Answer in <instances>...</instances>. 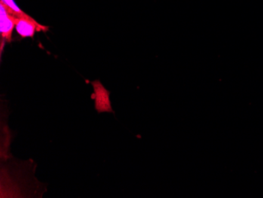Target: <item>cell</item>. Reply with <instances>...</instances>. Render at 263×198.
<instances>
[{"mask_svg": "<svg viewBox=\"0 0 263 198\" xmlns=\"http://www.w3.org/2000/svg\"><path fill=\"white\" fill-rule=\"evenodd\" d=\"M94 93L91 98L95 100V107L98 113L110 112L115 113L112 109L111 102L110 100V92L106 89L100 81H94L91 82Z\"/></svg>", "mask_w": 263, "mask_h": 198, "instance_id": "2", "label": "cell"}, {"mask_svg": "<svg viewBox=\"0 0 263 198\" xmlns=\"http://www.w3.org/2000/svg\"><path fill=\"white\" fill-rule=\"evenodd\" d=\"M15 29L18 35L22 38H33L35 32H46L48 27L38 23L35 19H16Z\"/></svg>", "mask_w": 263, "mask_h": 198, "instance_id": "3", "label": "cell"}, {"mask_svg": "<svg viewBox=\"0 0 263 198\" xmlns=\"http://www.w3.org/2000/svg\"><path fill=\"white\" fill-rule=\"evenodd\" d=\"M17 17L10 14L4 4H0V35H1V53L6 43L11 42L12 33L15 28Z\"/></svg>", "mask_w": 263, "mask_h": 198, "instance_id": "1", "label": "cell"}, {"mask_svg": "<svg viewBox=\"0 0 263 198\" xmlns=\"http://www.w3.org/2000/svg\"><path fill=\"white\" fill-rule=\"evenodd\" d=\"M0 4H4V7L7 8L9 12L15 17H22V19H32L31 16L21 10L20 7L14 2V0H0Z\"/></svg>", "mask_w": 263, "mask_h": 198, "instance_id": "4", "label": "cell"}]
</instances>
